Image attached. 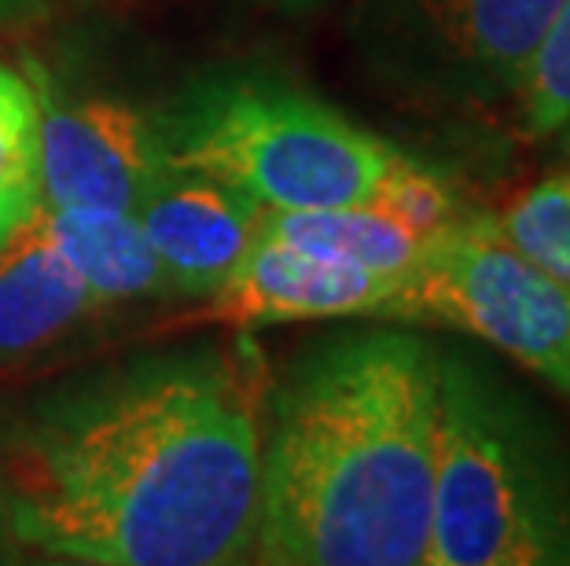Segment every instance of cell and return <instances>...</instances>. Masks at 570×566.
<instances>
[{"label":"cell","mask_w":570,"mask_h":566,"mask_svg":"<svg viewBox=\"0 0 570 566\" xmlns=\"http://www.w3.org/2000/svg\"><path fill=\"white\" fill-rule=\"evenodd\" d=\"M269 379L262 360H148L41 408L8 453V519L45 556L228 566L254 556Z\"/></svg>","instance_id":"6da1fadb"},{"label":"cell","mask_w":570,"mask_h":566,"mask_svg":"<svg viewBox=\"0 0 570 566\" xmlns=\"http://www.w3.org/2000/svg\"><path fill=\"white\" fill-rule=\"evenodd\" d=\"M439 346L346 331L269 387L254 563L423 566L431 540Z\"/></svg>","instance_id":"7a4b0ae2"},{"label":"cell","mask_w":570,"mask_h":566,"mask_svg":"<svg viewBox=\"0 0 570 566\" xmlns=\"http://www.w3.org/2000/svg\"><path fill=\"white\" fill-rule=\"evenodd\" d=\"M423 566H570V430L468 349H439Z\"/></svg>","instance_id":"3957f363"},{"label":"cell","mask_w":570,"mask_h":566,"mask_svg":"<svg viewBox=\"0 0 570 566\" xmlns=\"http://www.w3.org/2000/svg\"><path fill=\"white\" fill-rule=\"evenodd\" d=\"M169 166L217 177L265 210L368 207L394 143L276 81H210L163 118Z\"/></svg>","instance_id":"277c9868"},{"label":"cell","mask_w":570,"mask_h":566,"mask_svg":"<svg viewBox=\"0 0 570 566\" xmlns=\"http://www.w3.org/2000/svg\"><path fill=\"white\" fill-rule=\"evenodd\" d=\"M563 0H354L350 44L380 89L431 115L508 111Z\"/></svg>","instance_id":"5b68a950"},{"label":"cell","mask_w":570,"mask_h":566,"mask_svg":"<svg viewBox=\"0 0 570 566\" xmlns=\"http://www.w3.org/2000/svg\"><path fill=\"white\" fill-rule=\"evenodd\" d=\"M383 317L456 328L552 387L570 368V287L519 255L490 214L431 239Z\"/></svg>","instance_id":"8992f818"},{"label":"cell","mask_w":570,"mask_h":566,"mask_svg":"<svg viewBox=\"0 0 570 566\" xmlns=\"http://www.w3.org/2000/svg\"><path fill=\"white\" fill-rule=\"evenodd\" d=\"M169 170L163 118L100 96L41 103V202L48 207L132 214Z\"/></svg>","instance_id":"52a82bcc"},{"label":"cell","mask_w":570,"mask_h":566,"mask_svg":"<svg viewBox=\"0 0 570 566\" xmlns=\"http://www.w3.org/2000/svg\"><path fill=\"white\" fill-rule=\"evenodd\" d=\"M397 287L402 276L317 258L262 232L236 265V272L222 284V291L210 298V312L214 320L236 324V328L365 317V312L383 317Z\"/></svg>","instance_id":"ba28073f"},{"label":"cell","mask_w":570,"mask_h":566,"mask_svg":"<svg viewBox=\"0 0 570 566\" xmlns=\"http://www.w3.org/2000/svg\"><path fill=\"white\" fill-rule=\"evenodd\" d=\"M262 210L225 180L174 166L132 214L169 287L188 298H214L262 236Z\"/></svg>","instance_id":"9c48e42d"},{"label":"cell","mask_w":570,"mask_h":566,"mask_svg":"<svg viewBox=\"0 0 570 566\" xmlns=\"http://www.w3.org/2000/svg\"><path fill=\"white\" fill-rule=\"evenodd\" d=\"M100 306L45 236L38 210L0 244V354L19 357L67 335Z\"/></svg>","instance_id":"30bf717a"},{"label":"cell","mask_w":570,"mask_h":566,"mask_svg":"<svg viewBox=\"0 0 570 566\" xmlns=\"http://www.w3.org/2000/svg\"><path fill=\"white\" fill-rule=\"evenodd\" d=\"M38 218L45 236L52 239V247L81 276L85 287L100 298V306L174 291L137 214L96 207H48V202H41Z\"/></svg>","instance_id":"8fae6325"},{"label":"cell","mask_w":570,"mask_h":566,"mask_svg":"<svg viewBox=\"0 0 570 566\" xmlns=\"http://www.w3.org/2000/svg\"><path fill=\"white\" fill-rule=\"evenodd\" d=\"M262 232L317 258L350 261L361 269L405 276L428 255V244L372 207L262 210Z\"/></svg>","instance_id":"7c38bea8"},{"label":"cell","mask_w":570,"mask_h":566,"mask_svg":"<svg viewBox=\"0 0 570 566\" xmlns=\"http://www.w3.org/2000/svg\"><path fill=\"white\" fill-rule=\"evenodd\" d=\"M41 100L33 86L0 63V244L41 207Z\"/></svg>","instance_id":"4fadbf2b"},{"label":"cell","mask_w":570,"mask_h":566,"mask_svg":"<svg viewBox=\"0 0 570 566\" xmlns=\"http://www.w3.org/2000/svg\"><path fill=\"white\" fill-rule=\"evenodd\" d=\"M493 221L519 255L570 287V170H556L523 188Z\"/></svg>","instance_id":"5bb4252c"},{"label":"cell","mask_w":570,"mask_h":566,"mask_svg":"<svg viewBox=\"0 0 570 566\" xmlns=\"http://www.w3.org/2000/svg\"><path fill=\"white\" fill-rule=\"evenodd\" d=\"M512 122L519 140L544 143L567 126L570 118V0L556 11L544 30L538 52L530 56L523 86L512 100Z\"/></svg>","instance_id":"9a60e30c"},{"label":"cell","mask_w":570,"mask_h":566,"mask_svg":"<svg viewBox=\"0 0 570 566\" xmlns=\"http://www.w3.org/2000/svg\"><path fill=\"white\" fill-rule=\"evenodd\" d=\"M372 210L386 214L391 221L409 228L412 236H420L423 244L439 239L453 225L468 218V210L460 207L456 188L449 185L445 173H439L434 166L412 159V155H397V162L386 170L380 180V188L368 199Z\"/></svg>","instance_id":"2e32d148"},{"label":"cell","mask_w":570,"mask_h":566,"mask_svg":"<svg viewBox=\"0 0 570 566\" xmlns=\"http://www.w3.org/2000/svg\"><path fill=\"white\" fill-rule=\"evenodd\" d=\"M556 159H560V166L563 170H570V118H567V126L556 132Z\"/></svg>","instance_id":"e0dca14e"},{"label":"cell","mask_w":570,"mask_h":566,"mask_svg":"<svg viewBox=\"0 0 570 566\" xmlns=\"http://www.w3.org/2000/svg\"><path fill=\"white\" fill-rule=\"evenodd\" d=\"M556 390H560V394H567V397H570V368L563 371V379H560V387H556Z\"/></svg>","instance_id":"ac0fdd59"}]
</instances>
